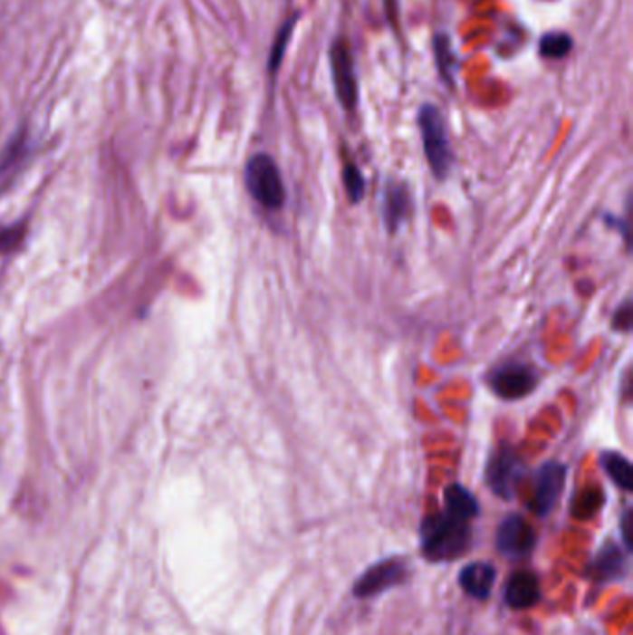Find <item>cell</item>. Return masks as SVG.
Wrapping results in <instances>:
<instances>
[{
  "label": "cell",
  "mask_w": 633,
  "mask_h": 635,
  "mask_svg": "<svg viewBox=\"0 0 633 635\" xmlns=\"http://www.w3.org/2000/svg\"><path fill=\"white\" fill-rule=\"evenodd\" d=\"M504 599H505V604L513 610L533 608L541 601L539 580L530 571H518L511 574L505 585Z\"/></svg>",
  "instance_id": "obj_10"
},
{
  "label": "cell",
  "mask_w": 633,
  "mask_h": 635,
  "mask_svg": "<svg viewBox=\"0 0 633 635\" xmlns=\"http://www.w3.org/2000/svg\"><path fill=\"white\" fill-rule=\"evenodd\" d=\"M418 127L427 164L435 178L444 180L452 169L454 153L440 110L433 104H424L418 111Z\"/></svg>",
  "instance_id": "obj_2"
},
{
  "label": "cell",
  "mask_w": 633,
  "mask_h": 635,
  "mask_svg": "<svg viewBox=\"0 0 633 635\" xmlns=\"http://www.w3.org/2000/svg\"><path fill=\"white\" fill-rule=\"evenodd\" d=\"M293 24H295V17L290 19L277 34V40H275V45L272 49V54H270V71H275L279 65H281V60H283V54H284V49L290 42V34L293 30Z\"/></svg>",
  "instance_id": "obj_18"
},
{
  "label": "cell",
  "mask_w": 633,
  "mask_h": 635,
  "mask_svg": "<svg viewBox=\"0 0 633 635\" xmlns=\"http://www.w3.org/2000/svg\"><path fill=\"white\" fill-rule=\"evenodd\" d=\"M535 532L530 522L520 515L505 516L496 530V548L507 559H523L535 546Z\"/></svg>",
  "instance_id": "obj_7"
},
{
  "label": "cell",
  "mask_w": 633,
  "mask_h": 635,
  "mask_svg": "<svg viewBox=\"0 0 633 635\" xmlns=\"http://www.w3.org/2000/svg\"><path fill=\"white\" fill-rule=\"evenodd\" d=\"M523 472H524V465L516 456V452H513L511 447H500V450L494 452L493 457L489 459L485 477H487V485L496 496L504 500H511L520 477H523Z\"/></svg>",
  "instance_id": "obj_6"
},
{
  "label": "cell",
  "mask_w": 633,
  "mask_h": 635,
  "mask_svg": "<svg viewBox=\"0 0 633 635\" xmlns=\"http://www.w3.org/2000/svg\"><path fill=\"white\" fill-rule=\"evenodd\" d=\"M408 212H411V196H408L405 186L398 182L387 184L383 194V221L390 235L399 231Z\"/></svg>",
  "instance_id": "obj_11"
},
{
  "label": "cell",
  "mask_w": 633,
  "mask_h": 635,
  "mask_svg": "<svg viewBox=\"0 0 633 635\" xmlns=\"http://www.w3.org/2000/svg\"><path fill=\"white\" fill-rule=\"evenodd\" d=\"M435 53H436V62H438V67H440V71L444 74V79H448L452 63H454V60H450V58H454V53H452L448 37H446V35H438L436 37Z\"/></svg>",
  "instance_id": "obj_19"
},
{
  "label": "cell",
  "mask_w": 633,
  "mask_h": 635,
  "mask_svg": "<svg viewBox=\"0 0 633 635\" xmlns=\"http://www.w3.org/2000/svg\"><path fill=\"white\" fill-rule=\"evenodd\" d=\"M617 316H620V320H615V327H619V323L624 322V323H622V331H629V325H631V307H629V303H626V305L617 313Z\"/></svg>",
  "instance_id": "obj_21"
},
{
  "label": "cell",
  "mask_w": 633,
  "mask_h": 635,
  "mask_svg": "<svg viewBox=\"0 0 633 635\" xmlns=\"http://www.w3.org/2000/svg\"><path fill=\"white\" fill-rule=\"evenodd\" d=\"M407 578V567L398 557L385 559V562L369 567L353 585V594L357 599H369L394 585L403 583Z\"/></svg>",
  "instance_id": "obj_8"
},
{
  "label": "cell",
  "mask_w": 633,
  "mask_h": 635,
  "mask_svg": "<svg viewBox=\"0 0 633 635\" xmlns=\"http://www.w3.org/2000/svg\"><path fill=\"white\" fill-rule=\"evenodd\" d=\"M572 51V37L567 32H548L541 37L539 53L544 58H563Z\"/></svg>",
  "instance_id": "obj_16"
},
{
  "label": "cell",
  "mask_w": 633,
  "mask_h": 635,
  "mask_svg": "<svg viewBox=\"0 0 633 635\" xmlns=\"http://www.w3.org/2000/svg\"><path fill=\"white\" fill-rule=\"evenodd\" d=\"M329 62H331L334 91H337L340 104L346 110H353L357 106V99H359V86H357L353 56H351V51H350L346 42L339 40V42L332 43Z\"/></svg>",
  "instance_id": "obj_5"
},
{
  "label": "cell",
  "mask_w": 633,
  "mask_h": 635,
  "mask_svg": "<svg viewBox=\"0 0 633 635\" xmlns=\"http://www.w3.org/2000/svg\"><path fill=\"white\" fill-rule=\"evenodd\" d=\"M245 188L251 197L266 210H279L284 205L286 190L275 160L268 155H254L245 166Z\"/></svg>",
  "instance_id": "obj_3"
},
{
  "label": "cell",
  "mask_w": 633,
  "mask_h": 635,
  "mask_svg": "<svg viewBox=\"0 0 633 635\" xmlns=\"http://www.w3.org/2000/svg\"><path fill=\"white\" fill-rule=\"evenodd\" d=\"M567 479V467L563 463L557 461H548L544 463L535 479V493H533V502L532 507L535 515L546 516L560 500L563 487Z\"/></svg>",
  "instance_id": "obj_9"
},
{
  "label": "cell",
  "mask_w": 633,
  "mask_h": 635,
  "mask_svg": "<svg viewBox=\"0 0 633 635\" xmlns=\"http://www.w3.org/2000/svg\"><path fill=\"white\" fill-rule=\"evenodd\" d=\"M626 569V559L622 552L615 544H608L606 548L600 550L592 563V571L597 578H619Z\"/></svg>",
  "instance_id": "obj_15"
},
{
  "label": "cell",
  "mask_w": 633,
  "mask_h": 635,
  "mask_svg": "<svg viewBox=\"0 0 633 635\" xmlns=\"http://www.w3.org/2000/svg\"><path fill=\"white\" fill-rule=\"evenodd\" d=\"M537 383L539 378L535 370L523 362H505L489 376L491 390L507 401L526 398L535 390Z\"/></svg>",
  "instance_id": "obj_4"
},
{
  "label": "cell",
  "mask_w": 633,
  "mask_h": 635,
  "mask_svg": "<svg viewBox=\"0 0 633 635\" xmlns=\"http://www.w3.org/2000/svg\"><path fill=\"white\" fill-rule=\"evenodd\" d=\"M496 582V569L489 563H470L459 574V583L475 601H487Z\"/></svg>",
  "instance_id": "obj_12"
},
{
  "label": "cell",
  "mask_w": 633,
  "mask_h": 635,
  "mask_svg": "<svg viewBox=\"0 0 633 635\" xmlns=\"http://www.w3.org/2000/svg\"><path fill=\"white\" fill-rule=\"evenodd\" d=\"M470 522L442 511L424 518L420 528L422 553L431 562H448L463 555L470 544Z\"/></svg>",
  "instance_id": "obj_1"
},
{
  "label": "cell",
  "mask_w": 633,
  "mask_h": 635,
  "mask_svg": "<svg viewBox=\"0 0 633 635\" xmlns=\"http://www.w3.org/2000/svg\"><path fill=\"white\" fill-rule=\"evenodd\" d=\"M444 511L470 522L479 515V504L475 496L470 491H466L463 485L454 483L444 491Z\"/></svg>",
  "instance_id": "obj_13"
},
{
  "label": "cell",
  "mask_w": 633,
  "mask_h": 635,
  "mask_svg": "<svg viewBox=\"0 0 633 635\" xmlns=\"http://www.w3.org/2000/svg\"><path fill=\"white\" fill-rule=\"evenodd\" d=\"M602 468L611 477V481L620 487L622 491L629 493L633 489V468L631 463L617 452H604L602 454Z\"/></svg>",
  "instance_id": "obj_14"
},
{
  "label": "cell",
  "mask_w": 633,
  "mask_h": 635,
  "mask_svg": "<svg viewBox=\"0 0 633 635\" xmlns=\"http://www.w3.org/2000/svg\"><path fill=\"white\" fill-rule=\"evenodd\" d=\"M344 188H346L350 203H353V205L360 203V199L364 197L366 182H364L360 169L355 164H348L344 168Z\"/></svg>",
  "instance_id": "obj_17"
},
{
  "label": "cell",
  "mask_w": 633,
  "mask_h": 635,
  "mask_svg": "<svg viewBox=\"0 0 633 635\" xmlns=\"http://www.w3.org/2000/svg\"><path fill=\"white\" fill-rule=\"evenodd\" d=\"M24 236V227L14 226V227H3L0 229V253H8L15 249Z\"/></svg>",
  "instance_id": "obj_20"
}]
</instances>
